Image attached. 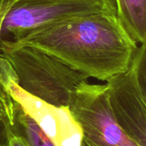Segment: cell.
Here are the masks:
<instances>
[{
  "label": "cell",
  "mask_w": 146,
  "mask_h": 146,
  "mask_svg": "<svg viewBox=\"0 0 146 146\" xmlns=\"http://www.w3.org/2000/svg\"><path fill=\"white\" fill-rule=\"evenodd\" d=\"M11 42L37 48L102 81L127 70L139 47L117 15L107 13L73 17Z\"/></svg>",
  "instance_id": "6da1fadb"
},
{
  "label": "cell",
  "mask_w": 146,
  "mask_h": 146,
  "mask_svg": "<svg viewBox=\"0 0 146 146\" xmlns=\"http://www.w3.org/2000/svg\"><path fill=\"white\" fill-rule=\"evenodd\" d=\"M0 56L13 68L26 92L55 106H68L72 93L88 77L55 57L28 46L1 39Z\"/></svg>",
  "instance_id": "7a4b0ae2"
},
{
  "label": "cell",
  "mask_w": 146,
  "mask_h": 146,
  "mask_svg": "<svg viewBox=\"0 0 146 146\" xmlns=\"http://www.w3.org/2000/svg\"><path fill=\"white\" fill-rule=\"evenodd\" d=\"M98 13L116 15L115 0H16L2 26V36L18 41L29 33L68 19Z\"/></svg>",
  "instance_id": "3957f363"
},
{
  "label": "cell",
  "mask_w": 146,
  "mask_h": 146,
  "mask_svg": "<svg viewBox=\"0 0 146 146\" xmlns=\"http://www.w3.org/2000/svg\"><path fill=\"white\" fill-rule=\"evenodd\" d=\"M112 113L123 132L146 146L145 44H139L127 70L106 80Z\"/></svg>",
  "instance_id": "277c9868"
},
{
  "label": "cell",
  "mask_w": 146,
  "mask_h": 146,
  "mask_svg": "<svg viewBox=\"0 0 146 146\" xmlns=\"http://www.w3.org/2000/svg\"><path fill=\"white\" fill-rule=\"evenodd\" d=\"M83 138L96 146H139L120 127L110 109L105 85L82 82L68 104Z\"/></svg>",
  "instance_id": "5b68a950"
},
{
  "label": "cell",
  "mask_w": 146,
  "mask_h": 146,
  "mask_svg": "<svg viewBox=\"0 0 146 146\" xmlns=\"http://www.w3.org/2000/svg\"><path fill=\"white\" fill-rule=\"evenodd\" d=\"M2 84L11 99L31 117L55 146H80L82 131L68 106H55L22 90L9 63L0 56Z\"/></svg>",
  "instance_id": "8992f818"
},
{
  "label": "cell",
  "mask_w": 146,
  "mask_h": 146,
  "mask_svg": "<svg viewBox=\"0 0 146 146\" xmlns=\"http://www.w3.org/2000/svg\"><path fill=\"white\" fill-rule=\"evenodd\" d=\"M116 15L137 44L146 41V0H115Z\"/></svg>",
  "instance_id": "52a82bcc"
},
{
  "label": "cell",
  "mask_w": 146,
  "mask_h": 146,
  "mask_svg": "<svg viewBox=\"0 0 146 146\" xmlns=\"http://www.w3.org/2000/svg\"><path fill=\"white\" fill-rule=\"evenodd\" d=\"M13 104L14 117L11 126L12 131L20 136L27 146H55L33 120L15 102L13 101Z\"/></svg>",
  "instance_id": "ba28073f"
},
{
  "label": "cell",
  "mask_w": 146,
  "mask_h": 146,
  "mask_svg": "<svg viewBox=\"0 0 146 146\" xmlns=\"http://www.w3.org/2000/svg\"><path fill=\"white\" fill-rule=\"evenodd\" d=\"M16 0H0V41H1V36H2V26L3 23V21L7 15V13L12 7V5L15 3ZM0 98L3 101L5 105L7 106L9 112L14 115V104L9 97V95L6 92L1 80V74H0Z\"/></svg>",
  "instance_id": "9c48e42d"
},
{
  "label": "cell",
  "mask_w": 146,
  "mask_h": 146,
  "mask_svg": "<svg viewBox=\"0 0 146 146\" xmlns=\"http://www.w3.org/2000/svg\"><path fill=\"white\" fill-rule=\"evenodd\" d=\"M13 117L3 101L0 98V140L8 138L11 126L13 124Z\"/></svg>",
  "instance_id": "30bf717a"
},
{
  "label": "cell",
  "mask_w": 146,
  "mask_h": 146,
  "mask_svg": "<svg viewBox=\"0 0 146 146\" xmlns=\"http://www.w3.org/2000/svg\"><path fill=\"white\" fill-rule=\"evenodd\" d=\"M8 146H27V145L20 136L15 134L10 128L8 137Z\"/></svg>",
  "instance_id": "8fae6325"
},
{
  "label": "cell",
  "mask_w": 146,
  "mask_h": 146,
  "mask_svg": "<svg viewBox=\"0 0 146 146\" xmlns=\"http://www.w3.org/2000/svg\"><path fill=\"white\" fill-rule=\"evenodd\" d=\"M80 146H96L92 145L91 142H89L88 140H86V139L82 138V141H81V145Z\"/></svg>",
  "instance_id": "7c38bea8"
},
{
  "label": "cell",
  "mask_w": 146,
  "mask_h": 146,
  "mask_svg": "<svg viewBox=\"0 0 146 146\" xmlns=\"http://www.w3.org/2000/svg\"><path fill=\"white\" fill-rule=\"evenodd\" d=\"M9 137V135H8ZM0 146H8V138L3 140H0Z\"/></svg>",
  "instance_id": "4fadbf2b"
}]
</instances>
